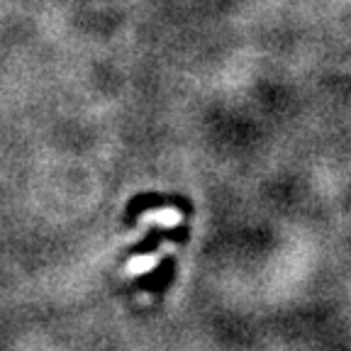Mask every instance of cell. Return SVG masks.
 Here are the masks:
<instances>
[{"instance_id": "cell-1", "label": "cell", "mask_w": 351, "mask_h": 351, "mask_svg": "<svg viewBox=\"0 0 351 351\" xmlns=\"http://www.w3.org/2000/svg\"><path fill=\"white\" fill-rule=\"evenodd\" d=\"M154 263H156V261H154L152 256L134 258V261L130 263V269H127V271H130V276H137V274H142V271H147L149 266H154Z\"/></svg>"}]
</instances>
